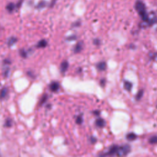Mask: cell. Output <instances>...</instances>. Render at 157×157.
Wrapping results in <instances>:
<instances>
[{"label": "cell", "mask_w": 157, "mask_h": 157, "mask_svg": "<svg viewBox=\"0 0 157 157\" xmlns=\"http://www.w3.org/2000/svg\"><path fill=\"white\" fill-rule=\"evenodd\" d=\"M148 142L151 144H157V136H153L148 139Z\"/></svg>", "instance_id": "14"}, {"label": "cell", "mask_w": 157, "mask_h": 157, "mask_svg": "<svg viewBox=\"0 0 157 157\" xmlns=\"http://www.w3.org/2000/svg\"><path fill=\"white\" fill-rule=\"evenodd\" d=\"M118 148V146L113 145L109 148L108 151L105 153L102 154L101 155L102 156H114V155H117Z\"/></svg>", "instance_id": "3"}, {"label": "cell", "mask_w": 157, "mask_h": 157, "mask_svg": "<svg viewBox=\"0 0 157 157\" xmlns=\"http://www.w3.org/2000/svg\"><path fill=\"white\" fill-rule=\"evenodd\" d=\"M17 41V39L16 37H11L8 39V42H7V45L9 47L12 46L14 44L16 43V42Z\"/></svg>", "instance_id": "12"}, {"label": "cell", "mask_w": 157, "mask_h": 157, "mask_svg": "<svg viewBox=\"0 0 157 157\" xmlns=\"http://www.w3.org/2000/svg\"><path fill=\"white\" fill-rule=\"evenodd\" d=\"M96 67L97 69L100 71H105L106 67H107V64H106V63L104 62V61H101V62H99L97 64H96Z\"/></svg>", "instance_id": "7"}, {"label": "cell", "mask_w": 157, "mask_h": 157, "mask_svg": "<svg viewBox=\"0 0 157 157\" xmlns=\"http://www.w3.org/2000/svg\"><path fill=\"white\" fill-rule=\"evenodd\" d=\"M4 63L5 64H10V61L8 59H4Z\"/></svg>", "instance_id": "26"}, {"label": "cell", "mask_w": 157, "mask_h": 157, "mask_svg": "<svg viewBox=\"0 0 157 157\" xmlns=\"http://www.w3.org/2000/svg\"><path fill=\"white\" fill-rule=\"evenodd\" d=\"M9 68H7V69L4 71V77H7L8 76V74H9Z\"/></svg>", "instance_id": "21"}, {"label": "cell", "mask_w": 157, "mask_h": 157, "mask_svg": "<svg viewBox=\"0 0 157 157\" xmlns=\"http://www.w3.org/2000/svg\"><path fill=\"white\" fill-rule=\"evenodd\" d=\"M136 139H137V136L133 132L129 133L126 135V139L128 140L129 141H132Z\"/></svg>", "instance_id": "9"}, {"label": "cell", "mask_w": 157, "mask_h": 157, "mask_svg": "<svg viewBox=\"0 0 157 157\" xmlns=\"http://www.w3.org/2000/svg\"><path fill=\"white\" fill-rule=\"evenodd\" d=\"M69 66V63L67 61H63L61 63V66H60V70H61V72H62L63 74L64 73Z\"/></svg>", "instance_id": "6"}, {"label": "cell", "mask_w": 157, "mask_h": 157, "mask_svg": "<svg viewBox=\"0 0 157 157\" xmlns=\"http://www.w3.org/2000/svg\"><path fill=\"white\" fill-rule=\"evenodd\" d=\"M143 90H139V91H138V93H137V94H136V100H139V99H140V98L142 97V96H143Z\"/></svg>", "instance_id": "16"}, {"label": "cell", "mask_w": 157, "mask_h": 157, "mask_svg": "<svg viewBox=\"0 0 157 157\" xmlns=\"http://www.w3.org/2000/svg\"><path fill=\"white\" fill-rule=\"evenodd\" d=\"M124 89L126 90V91H129L131 90V88L132 86V85L131 82H128V81H125L124 82Z\"/></svg>", "instance_id": "13"}, {"label": "cell", "mask_w": 157, "mask_h": 157, "mask_svg": "<svg viewBox=\"0 0 157 157\" xmlns=\"http://www.w3.org/2000/svg\"><path fill=\"white\" fill-rule=\"evenodd\" d=\"M75 122L78 124H81L82 123V122H83V118H82V115H79V116H78L77 117Z\"/></svg>", "instance_id": "18"}, {"label": "cell", "mask_w": 157, "mask_h": 157, "mask_svg": "<svg viewBox=\"0 0 157 157\" xmlns=\"http://www.w3.org/2000/svg\"><path fill=\"white\" fill-rule=\"evenodd\" d=\"M96 142V139L94 137H91V142L93 143V144H94V143H95Z\"/></svg>", "instance_id": "23"}, {"label": "cell", "mask_w": 157, "mask_h": 157, "mask_svg": "<svg viewBox=\"0 0 157 157\" xmlns=\"http://www.w3.org/2000/svg\"><path fill=\"white\" fill-rule=\"evenodd\" d=\"M7 9L9 11H12L14 9V6L13 4H10L7 6Z\"/></svg>", "instance_id": "20"}, {"label": "cell", "mask_w": 157, "mask_h": 157, "mask_svg": "<svg viewBox=\"0 0 157 157\" xmlns=\"http://www.w3.org/2000/svg\"><path fill=\"white\" fill-rule=\"evenodd\" d=\"M95 124L99 128H103L105 125V120L104 119L99 118H98L96 120Z\"/></svg>", "instance_id": "8"}, {"label": "cell", "mask_w": 157, "mask_h": 157, "mask_svg": "<svg viewBox=\"0 0 157 157\" xmlns=\"http://www.w3.org/2000/svg\"><path fill=\"white\" fill-rule=\"evenodd\" d=\"M49 88H50V91H52L53 92H56L59 88V84L57 82H53L50 83V85L49 86Z\"/></svg>", "instance_id": "4"}, {"label": "cell", "mask_w": 157, "mask_h": 157, "mask_svg": "<svg viewBox=\"0 0 157 157\" xmlns=\"http://www.w3.org/2000/svg\"><path fill=\"white\" fill-rule=\"evenodd\" d=\"M93 112H94L93 113H94V115H99V113H99L100 112H99V110H95V111H94Z\"/></svg>", "instance_id": "27"}, {"label": "cell", "mask_w": 157, "mask_h": 157, "mask_svg": "<svg viewBox=\"0 0 157 157\" xmlns=\"http://www.w3.org/2000/svg\"><path fill=\"white\" fill-rule=\"evenodd\" d=\"M4 126L9 128V127H10L12 126V120L10 118H7L6 121H5V124H4Z\"/></svg>", "instance_id": "17"}, {"label": "cell", "mask_w": 157, "mask_h": 157, "mask_svg": "<svg viewBox=\"0 0 157 157\" xmlns=\"http://www.w3.org/2000/svg\"><path fill=\"white\" fill-rule=\"evenodd\" d=\"M155 59L156 61H157V53L155 55Z\"/></svg>", "instance_id": "28"}, {"label": "cell", "mask_w": 157, "mask_h": 157, "mask_svg": "<svg viewBox=\"0 0 157 157\" xmlns=\"http://www.w3.org/2000/svg\"><path fill=\"white\" fill-rule=\"evenodd\" d=\"M7 93H8V88L6 87L3 88L0 91V98L1 99L4 98L7 96Z\"/></svg>", "instance_id": "11"}, {"label": "cell", "mask_w": 157, "mask_h": 157, "mask_svg": "<svg viewBox=\"0 0 157 157\" xmlns=\"http://www.w3.org/2000/svg\"><path fill=\"white\" fill-rule=\"evenodd\" d=\"M47 42L44 40V39H42V40H40L37 44V48H44L47 46Z\"/></svg>", "instance_id": "10"}, {"label": "cell", "mask_w": 157, "mask_h": 157, "mask_svg": "<svg viewBox=\"0 0 157 157\" xmlns=\"http://www.w3.org/2000/svg\"><path fill=\"white\" fill-rule=\"evenodd\" d=\"M130 151H131V147L128 144H126L122 146H118L117 156H126L130 152Z\"/></svg>", "instance_id": "2"}, {"label": "cell", "mask_w": 157, "mask_h": 157, "mask_svg": "<svg viewBox=\"0 0 157 157\" xmlns=\"http://www.w3.org/2000/svg\"><path fill=\"white\" fill-rule=\"evenodd\" d=\"M76 38V37L75 36H70L69 37L67 38V40H75Z\"/></svg>", "instance_id": "22"}, {"label": "cell", "mask_w": 157, "mask_h": 157, "mask_svg": "<svg viewBox=\"0 0 157 157\" xmlns=\"http://www.w3.org/2000/svg\"><path fill=\"white\" fill-rule=\"evenodd\" d=\"M94 44L95 45H99V40H98V39H95V40H94Z\"/></svg>", "instance_id": "24"}, {"label": "cell", "mask_w": 157, "mask_h": 157, "mask_svg": "<svg viewBox=\"0 0 157 157\" xmlns=\"http://www.w3.org/2000/svg\"><path fill=\"white\" fill-rule=\"evenodd\" d=\"M83 42H78L75 45V46L74 48V52L75 53H78L81 52V50L83 48Z\"/></svg>", "instance_id": "5"}, {"label": "cell", "mask_w": 157, "mask_h": 157, "mask_svg": "<svg viewBox=\"0 0 157 157\" xmlns=\"http://www.w3.org/2000/svg\"><path fill=\"white\" fill-rule=\"evenodd\" d=\"M100 84L103 86L104 85V84H105V80H104V79L101 80V82H100Z\"/></svg>", "instance_id": "25"}, {"label": "cell", "mask_w": 157, "mask_h": 157, "mask_svg": "<svg viewBox=\"0 0 157 157\" xmlns=\"http://www.w3.org/2000/svg\"><path fill=\"white\" fill-rule=\"evenodd\" d=\"M136 9L137 12L139 13V14L140 15V16L141 17L142 19L144 21H147L148 20V15L146 13L145 6L144 5V4L141 2H137V3L136 4Z\"/></svg>", "instance_id": "1"}, {"label": "cell", "mask_w": 157, "mask_h": 157, "mask_svg": "<svg viewBox=\"0 0 157 157\" xmlns=\"http://www.w3.org/2000/svg\"><path fill=\"white\" fill-rule=\"evenodd\" d=\"M19 53L22 58H26L27 57V52L24 49H21L19 51Z\"/></svg>", "instance_id": "15"}, {"label": "cell", "mask_w": 157, "mask_h": 157, "mask_svg": "<svg viewBox=\"0 0 157 157\" xmlns=\"http://www.w3.org/2000/svg\"><path fill=\"white\" fill-rule=\"evenodd\" d=\"M47 99V95L44 94V95L42 96V97L41 98V99H40V102H39L40 104L41 105V104H43L44 103H45V102L46 101Z\"/></svg>", "instance_id": "19"}]
</instances>
